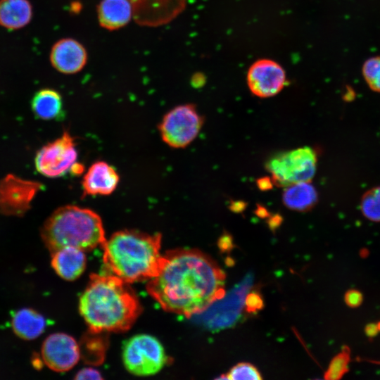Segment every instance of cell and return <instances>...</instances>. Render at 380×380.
I'll use <instances>...</instances> for the list:
<instances>
[{
	"instance_id": "1",
	"label": "cell",
	"mask_w": 380,
	"mask_h": 380,
	"mask_svg": "<svg viewBox=\"0 0 380 380\" xmlns=\"http://www.w3.org/2000/svg\"><path fill=\"white\" fill-rule=\"evenodd\" d=\"M225 274L206 254L194 249L167 251L148 293L165 311L189 317L225 296Z\"/></svg>"
},
{
	"instance_id": "24",
	"label": "cell",
	"mask_w": 380,
	"mask_h": 380,
	"mask_svg": "<svg viewBox=\"0 0 380 380\" xmlns=\"http://www.w3.org/2000/svg\"><path fill=\"white\" fill-rule=\"evenodd\" d=\"M227 375V379L232 380H260L262 379L257 368L254 365L246 362L236 365Z\"/></svg>"
},
{
	"instance_id": "2",
	"label": "cell",
	"mask_w": 380,
	"mask_h": 380,
	"mask_svg": "<svg viewBox=\"0 0 380 380\" xmlns=\"http://www.w3.org/2000/svg\"><path fill=\"white\" fill-rule=\"evenodd\" d=\"M79 310L91 332H123L134 324L141 305L129 283L108 273L91 274Z\"/></svg>"
},
{
	"instance_id": "28",
	"label": "cell",
	"mask_w": 380,
	"mask_h": 380,
	"mask_svg": "<svg viewBox=\"0 0 380 380\" xmlns=\"http://www.w3.org/2000/svg\"><path fill=\"white\" fill-rule=\"evenodd\" d=\"M217 246L222 253H227L232 251L234 247L233 239L229 234H223L219 239Z\"/></svg>"
},
{
	"instance_id": "8",
	"label": "cell",
	"mask_w": 380,
	"mask_h": 380,
	"mask_svg": "<svg viewBox=\"0 0 380 380\" xmlns=\"http://www.w3.org/2000/svg\"><path fill=\"white\" fill-rule=\"evenodd\" d=\"M77 158L74 138L65 132L61 137L38 151L34 159L35 167L46 177H59L70 172Z\"/></svg>"
},
{
	"instance_id": "18",
	"label": "cell",
	"mask_w": 380,
	"mask_h": 380,
	"mask_svg": "<svg viewBox=\"0 0 380 380\" xmlns=\"http://www.w3.org/2000/svg\"><path fill=\"white\" fill-rule=\"evenodd\" d=\"M32 7L28 0H0V25L9 30L27 25L32 19Z\"/></svg>"
},
{
	"instance_id": "14",
	"label": "cell",
	"mask_w": 380,
	"mask_h": 380,
	"mask_svg": "<svg viewBox=\"0 0 380 380\" xmlns=\"http://www.w3.org/2000/svg\"><path fill=\"white\" fill-rule=\"evenodd\" d=\"M120 177L113 167L104 161L94 163L83 177V196H108L117 188Z\"/></svg>"
},
{
	"instance_id": "10",
	"label": "cell",
	"mask_w": 380,
	"mask_h": 380,
	"mask_svg": "<svg viewBox=\"0 0 380 380\" xmlns=\"http://www.w3.org/2000/svg\"><path fill=\"white\" fill-rule=\"evenodd\" d=\"M42 359L51 369L62 372L72 369L79 361L80 347L75 339L64 333L49 335L42 343Z\"/></svg>"
},
{
	"instance_id": "27",
	"label": "cell",
	"mask_w": 380,
	"mask_h": 380,
	"mask_svg": "<svg viewBox=\"0 0 380 380\" xmlns=\"http://www.w3.org/2000/svg\"><path fill=\"white\" fill-rule=\"evenodd\" d=\"M101 374L96 369L86 367L80 370L75 375V379H102Z\"/></svg>"
},
{
	"instance_id": "9",
	"label": "cell",
	"mask_w": 380,
	"mask_h": 380,
	"mask_svg": "<svg viewBox=\"0 0 380 380\" xmlns=\"http://www.w3.org/2000/svg\"><path fill=\"white\" fill-rule=\"evenodd\" d=\"M286 82L284 69L271 59H259L248 70V88L258 97L268 98L277 94L284 88Z\"/></svg>"
},
{
	"instance_id": "19",
	"label": "cell",
	"mask_w": 380,
	"mask_h": 380,
	"mask_svg": "<svg viewBox=\"0 0 380 380\" xmlns=\"http://www.w3.org/2000/svg\"><path fill=\"white\" fill-rule=\"evenodd\" d=\"M317 193L309 182L295 183L284 190L282 201L289 209L304 212L310 210L317 202Z\"/></svg>"
},
{
	"instance_id": "12",
	"label": "cell",
	"mask_w": 380,
	"mask_h": 380,
	"mask_svg": "<svg viewBox=\"0 0 380 380\" xmlns=\"http://www.w3.org/2000/svg\"><path fill=\"white\" fill-rule=\"evenodd\" d=\"M252 277L248 275L243 281L238 284L230 293L224 297L225 300L218 304L214 303L215 307H209V312L205 318L208 326L213 329L227 327L233 324L237 319L242 308L244 306L246 293L251 288Z\"/></svg>"
},
{
	"instance_id": "16",
	"label": "cell",
	"mask_w": 380,
	"mask_h": 380,
	"mask_svg": "<svg viewBox=\"0 0 380 380\" xmlns=\"http://www.w3.org/2000/svg\"><path fill=\"white\" fill-rule=\"evenodd\" d=\"M96 12L100 26L110 31L125 27L133 19L129 0H101Z\"/></svg>"
},
{
	"instance_id": "3",
	"label": "cell",
	"mask_w": 380,
	"mask_h": 380,
	"mask_svg": "<svg viewBox=\"0 0 380 380\" xmlns=\"http://www.w3.org/2000/svg\"><path fill=\"white\" fill-rule=\"evenodd\" d=\"M161 239L159 233L149 234L133 229L115 232L102 246L108 274L129 284L153 279L163 260Z\"/></svg>"
},
{
	"instance_id": "25",
	"label": "cell",
	"mask_w": 380,
	"mask_h": 380,
	"mask_svg": "<svg viewBox=\"0 0 380 380\" xmlns=\"http://www.w3.org/2000/svg\"><path fill=\"white\" fill-rule=\"evenodd\" d=\"M263 306V299L258 291H253L246 296L244 299V307L247 312H256L260 310Z\"/></svg>"
},
{
	"instance_id": "26",
	"label": "cell",
	"mask_w": 380,
	"mask_h": 380,
	"mask_svg": "<svg viewBox=\"0 0 380 380\" xmlns=\"http://www.w3.org/2000/svg\"><path fill=\"white\" fill-rule=\"evenodd\" d=\"M344 300L349 307L356 308L362 303V295L357 290H349L346 293Z\"/></svg>"
},
{
	"instance_id": "15",
	"label": "cell",
	"mask_w": 380,
	"mask_h": 380,
	"mask_svg": "<svg viewBox=\"0 0 380 380\" xmlns=\"http://www.w3.org/2000/svg\"><path fill=\"white\" fill-rule=\"evenodd\" d=\"M86 263L85 252L75 247L66 246L51 253L52 268L61 278L67 281L80 277Z\"/></svg>"
},
{
	"instance_id": "6",
	"label": "cell",
	"mask_w": 380,
	"mask_h": 380,
	"mask_svg": "<svg viewBox=\"0 0 380 380\" xmlns=\"http://www.w3.org/2000/svg\"><path fill=\"white\" fill-rule=\"evenodd\" d=\"M167 356L161 343L148 334H137L124 344L122 360L131 374L147 376L157 374L167 362Z\"/></svg>"
},
{
	"instance_id": "23",
	"label": "cell",
	"mask_w": 380,
	"mask_h": 380,
	"mask_svg": "<svg viewBox=\"0 0 380 380\" xmlns=\"http://www.w3.org/2000/svg\"><path fill=\"white\" fill-rule=\"evenodd\" d=\"M362 73L368 87L374 91L380 92V56L366 60Z\"/></svg>"
},
{
	"instance_id": "31",
	"label": "cell",
	"mask_w": 380,
	"mask_h": 380,
	"mask_svg": "<svg viewBox=\"0 0 380 380\" xmlns=\"http://www.w3.org/2000/svg\"><path fill=\"white\" fill-rule=\"evenodd\" d=\"M367 334L369 336H374L378 331L377 325L371 324L367 327Z\"/></svg>"
},
{
	"instance_id": "7",
	"label": "cell",
	"mask_w": 380,
	"mask_h": 380,
	"mask_svg": "<svg viewBox=\"0 0 380 380\" xmlns=\"http://www.w3.org/2000/svg\"><path fill=\"white\" fill-rule=\"evenodd\" d=\"M203 122V118L194 104H183L173 108L164 115L158 129L166 144L182 148L196 138Z\"/></svg>"
},
{
	"instance_id": "21",
	"label": "cell",
	"mask_w": 380,
	"mask_h": 380,
	"mask_svg": "<svg viewBox=\"0 0 380 380\" xmlns=\"http://www.w3.org/2000/svg\"><path fill=\"white\" fill-rule=\"evenodd\" d=\"M360 210L369 220L380 222V186L371 188L362 195Z\"/></svg>"
},
{
	"instance_id": "5",
	"label": "cell",
	"mask_w": 380,
	"mask_h": 380,
	"mask_svg": "<svg viewBox=\"0 0 380 380\" xmlns=\"http://www.w3.org/2000/svg\"><path fill=\"white\" fill-rule=\"evenodd\" d=\"M316 166L317 154L308 146L277 154L266 163L272 182L279 186L310 182L315 175Z\"/></svg>"
},
{
	"instance_id": "22",
	"label": "cell",
	"mask_w": 380,
	"mask_h": 380,
	"mask_svg": "<svg viewBox=\"0 0 380 380\" xmlns=\"http://www.w3.org/2000/svg\"><path fill=\"white\" fill-rule=\"evenodd\" d=\"M350 350L344 347L331 361L324 374V379L337 380L341 379L348 371Z\"/></svg>"
},
{
	"instance_id": "17",
	"label": "cell",
	"mask_w": 380,
	"mask_h": 380,
	"mask_svg": "<svg viewBox=\"0 0 380 380\" xmlns=\"http://www.w3.org/2000/svg\"><path fill=\"white\" fill-rule=\"evenodd\" d=\"M45 318L32 308H22L16 311L11 319V327L16 336L30 341L37 338L45 330Z\"/></svg>"
},
{
	"instance_id": "13",
	"label": "cell",
	"mask_w": 380,
	"mask_h": 380,
	"mask_svg": "<svg viewBox=\"0 0 380 380\" xmlns=\"http://www.w3.org/2000/svg\"><path fill=\"white\" fill-rule=\"evenodd\" d=\"M88 54L85 47L72 38H63L56 42L50 53L52 66L63 74H75L86 65Z\"/></svg>"
},
{
	"instance_id": "29",
	"label": "cell",
	"mask_w": 380,
	"mask_h": 380,
	"mask_svg": "<svg viewBox=\"0 0 380 380\" xmlns=\"http://www.w3.org/2000/svg\"><path fill=\"white\" fill-rule=\"evenodd\" d=\"M272 182V179L265 178V179H260L258 184V186L261 189L265 190L271 187Z\"/></svg>"
},
{
	"instance_id": "4",
	"label": "cell",
	"mask_w": 380,
	"mask_h": 380,
	"mask_svg": "<svg viewBox=\"0 0 380 380\" xmlns=\"http://www.w3.org/2000/svg\"><path fill=\"white\" fill-rule=\"evenodd\" d=\"M40 233L51 253L66 246L89 251L102 247L106 240L101 217L76 205L58 208L45 221Z\"/></svg>"
},
{
	"instance_id": "30",
	"label": "cell",
	"mask_w": 380,
	"mask_h": 380,
	"mask_svg": "<svg viewBox=\"0 0 380 380\" xmlns=\"http://www.w3.org/2000/svg\"><path fill=\"white\" fill-rule=\"evenodd\" d=\"M281 222V218L279 217H275L270 220L269 226L271 229H275Z\"/></svg>"
},
{
	"instance_id": "20",
	"label": "cell",
	"mask_w": 380,
	"mask_h": 380,
	"mask_svg": "<svg viewBox=\"0 0 380 380\" xmlns=\"http://www.w3.org/2000/svg\"><path fill=\"white\" fill-rule=\"evenodd\" d=\"M31 107L34 114L42 120H55L63 115L62 96L52 89H42L36 92Z\"/></svg>"
},
{
	"instance_id": "11",
	"label": "cell",
	"mask_w": 380,
	"mask_h": 380,
	"mask_svg": "<svg viewBox=\"0 0 380 380\" xmlns=\"http://www.w3.org/2000/svg\"><path fill=\"white\" fill-rule=\"evenodd\" d=\"M133 19L141 26L155 27L175 19L186 8V0H129Z\"/></svg>"
}]
</instances>
